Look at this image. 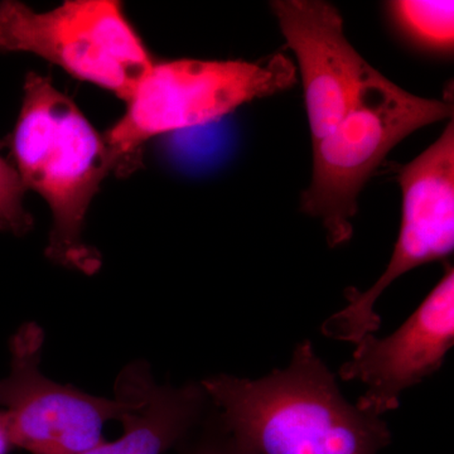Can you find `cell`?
Masks as SVG:
<instances>
[{"instance_id":"obj_11","label":"cell","mask_w":454,"mask_h":454,"mask_svg":"<svg viewBox=\"0 0 454 454\" xmlns=\"http://www.w3.org/2000/svg\"><path fill=\"white\" fill-rule=\"evenodd\" d=\"M397 27L415 43L450 52L454 43V3L395 0L389 3Z\"/></svg>"},{"instance_id":"obj_14","label":"cell","mask_w":454,"mask_h":454,"mask_svg":"<svg viewBox=\"0 0 454 454\" xmlns=\"http://www.w3.org/2000/svg\"><path fill=\"white\" fill-rule=\"evenodd\" d=\"M13 447L9 439L7 426H5L4 418L0 411V454H7L9 448Z\"/></svg>"},{"instance_id":"obj_8","label":"cell","mask_w":454,"mask_h":454,"mask_svg":"<svg viewBox=\"0 0 454 454\" xmlns=\"http://www.w3.org/2000/svg\"><path fill=\"white\" fill-rule=\"evenodd\" d=\"M454 343V270L430 291L413 315L384 339L366 334L336 376L360 381L366 391L356 406L378 417L400 406L404 391L437 372Z\"/></svg>"},{"instance_id":"obj_3","label":"cell","mask_w":454,"mask_h":454,"mask_svg":"<svg viewBox=\"0 0 454 454\" xmlns=\"http://www.w3.org/2000/svg\"><path fill=\"white\" fill-rule=\"evenodd\" d=\"M453 104L411 94L372 68L356 100L313 143V172L301 210L321 221L331 247L354 235L358 196L385 158L414 131L452 119Z\"/></svg>"},{"instance_id":"obj_5","label":"cell","mask_w":454,"mask_h":454,"mask_svg":"<svg viewBox=\"0 0 454 454\" xmlns=\"http://www.w3.org/2000/svg\"><path fill=\"white\" fill-rule=\"evenodd\" d=\"M0 51L40 56L125 103L155 62L118 0H67L49 12L0 2Z\"/></svg>"},{"instance_id":"obj_2","label":"cell","mask_w":454,"mask_h":454,"mask_svg":"<svg viewBox=\"0 0 454 454\" xmlns=\"http://www.w3.org/2000/svg\"><path fill=\"white\" fill-rule=\"evenodd\" d=\"M11 149L23 188L38 193L52 212L47 258L89 276L97 273L100 255L83 241L82 231L92 200L116 167L104 134L50 77L31 73Z\"/></svg>"},{"instance_id":"obj_12","label":"cell","mask_w":454,"mask_h":454,"mask_svg":"<svg viewBox=\"0 0 454 454\" xmlns=\"http://www.w3.org/2000/svg\"><path fill=\"white\" fill-rule=\"evenodd\" d=\"M25 193L14 167L0 157V229L16 235L31 229L32 217L23 203Z\"/></svg>"},{"instance_id":"obj_7","label":"cell","mask_w":454,"mask_h":454,"mask_svg":"<svg viewBox=\"0 0 454 454\" xmlns=\"http://www.w3.org/2000/svg\"><path fill=\"white\" fill-rule=\"evenodd\" d=\"M402 190V223L384 273L366 291H346L348 306L325 319L328 339L356 343L378 333L375 304L382 293L408 271L446 259L454 250V122L423 153L397 173Z\"/></svg>"},{"instance_id":"obj_10","label":"cell","mask_w":454,"mask_h":454,"mask_svg":"<svg viewBox=\"0 0 454 454\" xmlns=\"http://www.w3.org/2000/svg\"><path fill=\"white\" fill-rule=\"evenodd\" d=\"M134 393V405L121 420L122 434L103 441L82 454H164L201 420L208 397L201 382L170 387L155 384L143 363L124 370Z\"/></svg>"},{"instance_id":"obj_1","label":"cell","mask_w":454,"mask_h":454,"mask_svg":"<svg viewBox=\"0 0 454 454\" xmlns=\"http://www.w3.org/2000/svg\"><path fill=\"white\" fill-rule=\"evenodd\" d=\"M201 385L221 428L247 454H379L391 443L387 423L346 400L309 340L264 378L220 373Z\"/></svg>"},{"instance_id":"obj_13","label":"cell","mask_w":454,"mask_h":454,"mask_svg":"<svg viewBox=\"0 0 454 454\" xmlns=\"http://www.w3.org/2000/svg\"><path fill=\"white\" fill-rule=\"evenodd\" d=\"M188 454H247L235 443L234 439L221 428L217 423V432L205 437Z\"/></svg>"},{"instance_id":"obj_9","label":"cell","mask_w":454,"mask_h":454,"mask_svg":"<svg viewBox=\"0 0 454 454\" xmlns=\"http://www.w3.org/2000/svg\"><path fill=\"white\" fill-rule=\"evenodd\" d=\"M270 7L297 59L313 145L351 109L372 66L349 43L342 17L330 3L276 0Z\"/></svg>"},{"instance_id":"obj_4","label":"cell","mask_w":454,"mask_h":454,"mask_svg":"<svg viewBox=\"0 0 454 454\" xmlns=\"http://www.w3.org/2000/svg\"><path fill=\"white\" fill-rule=\"evenodd\" d=\"M297 82V67L284 55L258 62L181 59L154 62L121 119L104 134L116 166L148 140L210 124L245 104Z\"/></svg>"},{"instance_id":"obj_6","label":"cell","mask_w":454,"mask_h":454,"mask_svg":"<svg viewBox=\"0 0 454 454\" xmlns=\"http://www.w3.org/2000/svg\"><path fill=\"white\" fill-rule=\"evenodd\" d=\"M43 330L20 328L11 342V372L0 380V405L12 446L31 454H82L106 441L110 420H121L134 405L122 372L115 399L90 395L46 378L40 370Z\"/></svg>"}]
</instances>
